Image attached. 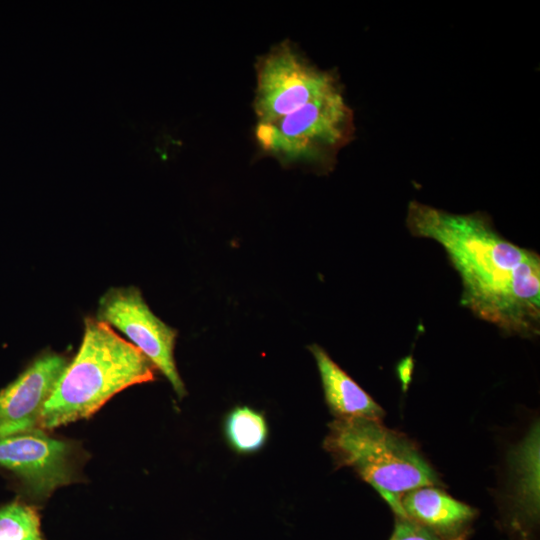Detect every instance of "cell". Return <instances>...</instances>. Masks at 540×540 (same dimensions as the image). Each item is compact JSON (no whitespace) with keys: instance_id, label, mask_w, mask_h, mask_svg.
Wrapping results in <instances>:
<instances>
[{"instance_id":"6da1fadb","label":"cell","mask_w":540,"mask_h":540,"mask_svg":"<svg viewBox=\"0 0 540 540\" xmlns=\"http://www.w3.org/2000/svg\"><path fill=\"white\" fill-rule=\"evenodd\" d=\"M254 138L285 167L330 171L354 135V116L338 77L316 66L290 40L255 63Z\"/></svg>"},{"instance_id":"7a4b0ae2","label":"cell","mask_w":540,"mask_h":540,"mask_svg":"<svg viewBox=\"0 0 540 540\" xmlns=\"http://www.w3.org/2000/svg\"><path fill=\"white\" fill-rule=\"evenodd\" d=\"M415 237L439 243L462 281L461 304L505 334L540 331V257L498 233L480 212L454 214L418 201L408 205Z\"/></svg>"},{"instance_id":"3957f363","label":"cell","mask_w":540,"mask_h":540,"mask_svg":"<svg viewBox=\"0 0 540 540\" xmlns=\"http://www.w3.org/2000/svg\"><path fill=\"white\" fill-rule=\"evenodd\" d=\"M155 367L134 345L95 317L84 320L80 348L43 407L39 429L87 419L120 391L155 380Z\"/></svg>"},{"instance_id":"277c9868","label":"cell","mask_w":540,"mask_h":540,"mask_svg":"<svg viewBox=\"0 0 540 540\" xmlns=\"http://www.w3.org/2000/svg\"><path fill=\"white\" fill-rule=\"evenodd\" d=\"M323 447L338 468H351L373 487L396 517L405 518L400 499L406 492L421 486L442 487L416 443L382 420L334 419Z\"/></svg>"},{"instance_id":"5b68a950","label":"cell","mask_w":540,"mask_h":540,"mask_svg":"<svg viewBox=\"0 0 540 540\" xmlns=\"http://www.w3.org/2000/svg\"><path fill=\"white\" fill-rule=\"evenodd\" d=\"M95 318L139 349L168 379L179 398L186 395L174 359L177 332L152 312L137 287L107 290L99 300Z\"/></svg>"},{"instance_id":"8992f818","label":"cell","mask_w":540,"mask_h":540,"mask_svg":"<svg viewBox=\"0 0 540 540\" xmlns=\"http://www.w3.org/2000/svg\"><path fill=\"white\" fill-rule=\"evenodd\" d=\"M80 456L75 442L42 429L0 437V467L16 474L39 499L77 480Z\"/></svg>"},{"instance_id":"52a82bcc","label":"cell","mask_w":540,"mask_h":540,"mask_svg":"<svg viewBox=\"0 0 540 540\" xmlns=\"http://www.w3.org/2000/svg\"><path fill=\"white\" fill-rule=\"evenodd\" d=\"M540 430L535 421L507 453L497 493L500 524L510 540H539Z\"/></svg>"},{"instance_id":"ba28073f","label":"cell","mask_w":540,"mask_h":540,"mask_svg":"<svg viewBox=\"0 0 540 540\" xmlns=\"http://www.w3.org/2000/svg\"><path fill=\"white\" fill-rule=\"evenodd\" d=\"M68 362L60 354L45 352L0 391V437L39 429L43 407Z\"/></svg>"},{"instance_id":"9c48e42d","label":"cell","mask_w":540,"mask_h":540,"mask_svg":"<svg viewBox=\"0 0 540 540\" xmlns=\"http://www.w3.org/2000/svg\"><path fill=\"white\" fill-rule=\"evenodd\" d=\"M405 518L423 526L442 540H467L478 510L459 501L441 486H421L402 495Z\"/></svg>"},{"instance_id":"30bf717a","label":"cell","mask_w":540,"mask_h":540,"mask_svg":"<svg viewBox=\"0 0 540 540\" xmlns=\"http://www.w3.org/2000/svg\"><path fill=\"white\" fill-rule=\"evenodd\" d=\"M322 381L325 401L335 419L383 420L384 409L319 345L309 347Z\"/></svg>"},{"instance_id":"8fae6325","label":"cell","mask_w":540,"mask_h":540,"mask_svg":"<svg viewBox=\"0 0 540 540\" xmlns=\"http://www.w3.org/2000/svg\"><path fill=\"white\" fill-rule=\"evenodd\" d=\"M225 434L231 447L239 453H252L265 443L268 428L264 416L247 407H236L225 421Z\"/></svg>"},{"instance_id":"7c38bea8","label":"cell","mask_w":540,"mask_h":540,"mask_svg":"<svg viewBox=\"0 0 540 540\" xmlns=\"http://www.w3.org/2000/svg\"><path fill=\"white\" fill-rule=\"evenodd\" d=\"M0 540H43L37 509L20 501L1 507Z\"/></svg>"},{"instance_id":"4fadbf2b","label":"cell","mask_w":540,"mask_h":540,"mask_svg":"<svg viewBox=\"0 0 540 540\" xmlns=\"http://www.w3.org/2000/svg\"><path fill=\"white\" fill-rule=\"evenodd\" d=\"M389 540H442L423 526L404 517H396Z\"/></svg>"},{"instance_id":"5bb4252c","label":"cell","mask_w":540,"mask_h":540,"mask_svg":"<svg viewBox=\"0 0 540 540\" xmlns=\"http://www.w3.org/2000/svg\"><path fill=\"white\" fill-rule=\"evenodd\" d=\"M412 367H413V363L410 358H406L404 361L400 363L399 375H400V379L404 383L409 382Z\"/></svg>"}]
</instances>
